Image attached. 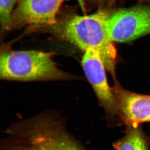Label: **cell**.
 I'll use <instances>...</instances> for the list:
<instances>
[{
  "mask_svg": "<svg viewBox=\"0 0 150 150\" xmlns=\"http://www.w3.org/2000/svg\"><path fill=\"white\" fill-rule=\"evenodd\" d=\"M129 127L126 136L113 144L115 150H149L147 139L139 127Z\"/></svg>",
  "mask_w": 150,
  "mask_h": 150,
  "instance_id": "8",
  "label": "cell"
},
{
  "mask_svg": "<svg viewBox=\"0 0 150 150\" xmlns=\"http://www.w3.org/2000/svg\"><path fill=\"white\" fill-rule=\"evenodd\" d=\"M0 150H87L54 111L41 112L7 127Z\"/></svg>",
  "mask_w": 150,
  "mask_h": 150,
  "instance_id": "1",
  "label": "cell"
},
{
  "mask_svg": "<svg viewBox=\"0 0 150 150\" xmlns=\"http://www.w3.org/2000/svg\"><path fill=\"white\" fill-rule=\"evenodd\" d=\"M112 91L118 111L128 126L138 127L140 123L150 122V96L128 91L117 81Z\"/></svg>",
  "mask_w": 150,
  "mask_h": 150,
  "instance_id": "7",
  "label": "cell"
},
{
  "mask_svg": "<svg viewBox=\"0 0 150 150\" xmlns=\"http://www.w3.org/2000/svg\"><path fill=\"white\" fill-rule=\"evenodd\" d=\"M18 0H0V22L3 32L8 30L12 13Z\"/></svg>",
  "mask_w": 150,
  "mask_h": 150,
  "instance_id": "9",
  "label": "cell"
},
{
  "mask_svg": "<svg viewBox=\"0 0 150 150\" xmlns=\"http://www.w3.org/2000/svg\"><path fill=\"white\" fill-rule=\"evenodd\" d=\"M64 0H18L11 16L8 30L27 27L28 32L54 25Z\"/></svg>",
  "mask_w": 150,
  "mask_h": 150,
  "instance_id": "4",
  "label": "cell"
},
{
  "mask_svg": "<svg viewBox=\"0 0 150 150\" xmlns=\"http://www.w3.org/2000/svg\"><path fill=\"white\" fill-rule=\"evenodd\" d=\"M108 29L113 42L125 43L150 33V6L121 9L108 15Z\"/></svg>",
  "mask_w": 150,
  "mask_h": 150,
  "instance_id": "5",
  "label": "cell"
},
{
  "mask_svg": "<svg viewBox=\"0 0 150 150\" xmlns=\"http://www.w3.org/2000/svg\"><path fill=\"white\" fill-rule=\"evenodd\" d=\"M81 66L101 106L109 114L118 113L115 96L108 84L106 68L99 52L95 50L84 52Z\"/></svg>",
  "mask_w": 150,
  "mask_h": 150,
  "instance_id": "6",
  "label": "cell"
},
{
  "mask_svg": "<svg viewBox=\"0 0 150 150\" xmlns=\"http://www.w3.org/2000/svg\"><path fill=\"white\" fill-rule=\"evenodd\" d=\"M0 77L4 80L67 81L76 76L57 67L52 53L37 50L13 51L3 48L0 56Z\"/></svg>",
  "mask_w": 150,
  "mask_h": 150,
  "instance_id": "3",
  "label": "cell"
},
{
  "mask_svg": "<svg viewBox=\"0 0 150 150\" xmlns=\"http://www.w3.org/2000/svg\"><path fill=\"white\" fill-rule=\"evenodd\" d=\"M108 15L103 11L88 15L71 14L58 18L54 25L45 30L83 52L98 51L106 69L115 77L117 50L108 33Z\"/></svg>",
  "mask_w": 150,
  "mask_h": 150,
  "instance_id": "2",
  "label": "cell"
},
{
  "mask_svg": "<svg viewBox=\"0 0 150 150\" xmlns=\"http://www.w3.org/2000/svg\"><path fill=\"white\" fill-rule=\"evenodd\" d=\"M94 1H106L107 0H94Z\"/></svg>",
  "mask_w": 150,
  "mask_h": 150,
  "instance_id": "10",
  "label": "cell"
}]
</instances>
